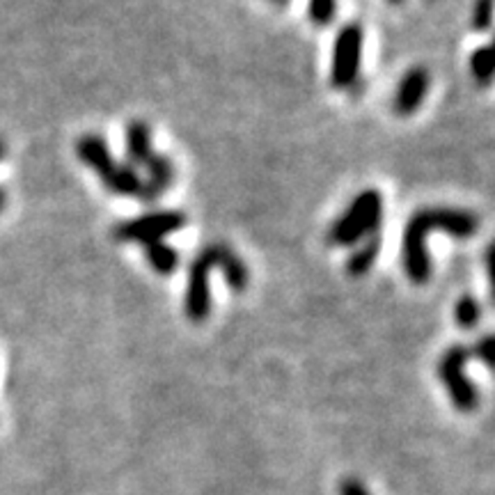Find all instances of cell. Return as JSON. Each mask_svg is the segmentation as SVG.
<instances>
[{
	"instance_id": "6da1fadb",
	"label": "cell",
	"mask_w": 495,
	"mask_h": 495,
	"mask_svg": "<svg viewBox=\"0 0 495 495\" xmlns=\"http://www.w3.org/2000/svg\"><path fill=\"white\" fill-rule=\"evenodd\" d=\"M433 229L454 238H471L480 229V216L461 207H422L411 216L403 229L402 262L406 276L415 285H427L432 277V259L427 250V237Z\"/></svg>"
},
{
	"instance_id": "7a4b0ae2",
	"label": "cell",
	"mask_w": 495,
	"mask_h": 495,
	"mask_svg": "<svg viewBox=\"0 0 495 495\" xmlns=\"http://www.w3.org/2000/svg\"><path fill=\"white\" fill-rule=\"evenodd\" d=\"M214 267L223 268L225 280H228L232 292L241 294L250 282L246 262L234 253L228 243H209L198 253L189 268V289H186L184 310L186 316L195 324L209 319L211 312V294H209V271Z\"/></svg>"
},
{
	"instance_id": "3957f363",
	"label": "cell",
	"mask_w": 495,
	"mask_h": 495,
	"mask_svg": "<svg viewBox=\"0 0 495 495\" xmlns=\"http://www.w3.org/2000/svg\"><path fill=\"white\" fill-rule=\"evenodd\" d=\"M383 220V198L379 190L367 189L354 198V202L346 207L345 214L333 223L328 229V243L333 246H354L374 237Z\"/></svg>"
},
{
	"instance_id": "277c9868",
	"label": "cell",
	"mask_w": 495,
	"mask_h": 495,
	"mask_svg": "<svg viewBox=\"0 0 495 495\" xmlns=\"http://www.w3.org/2000/svg\"><path fill=\"white\" fill-rule=\"evenodd\" d=\"M186 228V216L180 211H150V214L136 216L131 220H121L112 228V238L120 243H147L163 241L165 237L180 232Z\"/></svg>"
},
{
	"instance_id": "5b68a950",
	"label": "cell",
	"mask_w": 495,
	"mask_h": 495,
	"mask_svg": "<svg viewBox=\"0 0 495 495\" xmlns=\"http://www.w3.org/2000/svg\"><path fill=\"white\" fill-rule=\"evenodd\" d=\"M468 358H471V349L463 345H454L442 354L441 363H438V376L445 383L454 408L461 412L475 411L477 403H480V394L466 376Z\"/></svg>"
},
{
	"instance_id": "8992f818",
	"label": "cell",
	"mask_w": 495,
	"mask_h": 495,
	"mask_svg": "<svg viewBox=\"0 0 495 495\" xmlns=\"http://www.w3.org/2000/svg\"><path fill=\"white\" fill-rule=\"evenodd\" d=\"M363 28L358 24H349L337 33L335 49H333V69L330 82L333 88H351L358 81L360 55H363Z\"/></svg>"
},
{
	"instance_id": "52a82bcc",
	"label": "cell",
	"mask_w": 495,
	"mask_h": 495,
	"mask_svg": "<svg viewBox=\"0 0 495 495\" xmlns=\"http://www.w3.org/2000/svg\"><path fill=\"white\" fill-rule=\"evenodd\" d=\"M429 82H432V78H429V72L424 67H412L403 73V78L397 85V92H394V111H397V115H412L422 106L429 92Z\"/></svg>"
},
{
	"instance_id": "ba28073f",
	"label": "cell",
	"mask_w": 495,
	"mask_h": 495,
	"mask_svg": "<svg viewBox=\"0 0 495 495\" xmlns=\"http://www.w3.org/2000/svg\"><path fill=\"white\" fill-rule=\"evenodd\" d=\"M142 168L147 170V181H142V190L138 198L142 202H154L175 181V165H172V160L165 154H156L154 151Z\"/></svg>"
},
{
	"instance_id": "9c48e42d",
	"label": "cell",
	"mask_w": 495,
	"mask_h": 495,
	"mask_svg": "<svg viewBox=\"0 0 495 495\" xmlns=\"http://www.w3.org/2000/svg\"><path fill=\"white\" fill-rule=\"evenodd\" d=\"M76 156L82 163L88 165L90 170L97 172L99 180H103L117 163V160L112 159L111 150H108L106 141H103L102 136H97V133H85V136L78 138Z\"/></svg>"
},
{
	"instance_id": "30bf717a",
	"label": "cell",
	"mask_w": 495,
	"mask_h": 495,
	"mask_svg": "<svg viewBox=\"0 0 495 495\" xmlns=\"http://www.w3.org/2000/svg\"><path fill=\"white\" fill-rule=\"evenodd\" d=\"M127 159L129 165H145L150 160V156L154 154V147H151V129L150 124L141 120H133L127 124Z\"/></svg>"
},
{
	"instance_id": "8fae6325",
	"label": "cell",
	"mask_w": 495,
	"mask_h": 495,
	"mask_svg": "<svg viewBox=\"0 0 495 495\" xmlns=\"http://www.w3.org/2000/svg\"><path fill=\"white\" fill-rule=\"evenodd\" d=\"M102 181L103 186L115 195H133V198H138L142 190L141 175H138L136 168L129 163H115V168H112Z\"/></svg>"
},
{
	"instance_id": "7c38bea8",
	"label": "cell",
	"mask_w": 495,
	"mask_h": 495,
	"mask_svg": "<svg viewBox=\"0 0 495 495\" xmlns=\"http://www.w3.org/2000/svg\"><path fill=\"white\" fill-rule=\"evenodd\" d=\"M381 253V238L379 234L364 238L358 248H355L351 257L346 259V273L354 277H363L364 273L372 271V267L376 264V257Z\"/></svg>"
},
{
	"instance_id": "4fadbf2b",
	"label": "cell",
	"mask_w": 495,
	"mask_h": 495,
	"mask_svg": "<svg viewBox=\"0 0 495 495\" xmlns=\"http://www.w3.org/2000/svg\"><path fill=\"white\" fill-rule=\"evenodd\" d=\"M145 259L160 276H170L180 267V253L168 241H154L145 246Z\"/></svg>"
},
{
	"instance_id": "5bb4252c",
	"label": "cell",
	"mask_w": 495,
	"mask_h": 495,
	"mask_svg": "<svg viewBox=\"0 0 495 495\" xmlns=\"http://www.w3.org/2000/svg\"><path fill=\"white\" fill-rule=\"evenodd\" d=\"M471 73L480 85H490L493 81V55L490 46H480L471 55Z\"/></svg>"
},
{
	"instance_id": "9a60e30c",
	"label": "cell",
	"mask_w": 495,
	"mask_h": 495,
	"mask_svg": "<svg viewBox=\"0 0 495 495\" xmlns=\"http://www.w3.org/2000/svg\"><path fill=\"white\" fill-rule=\"evenodd\" d=\"M454 321L461 328H475L481 321V303L475 296H461L454 306Z\"/></svg>"
},
{
	"instance_id": "2e32d148",
	"label": "cell",
	"mask_w": 495,
	"mask_h": 495,
	"mask_svg": "<svg viewBox=\"0 0 495 495\" xmlns=\"http://www.w3.org/2000/svg\"><path fill=\"white\" fill-rule=\"evenodd\" d=\"M307 12H310L312 24L328 25L337 15V0H310Z\"/></svg>"
},
{
	"instance_id": "e0dca14e",
	"label": "cell",
	"mask_w": 495,
	"mask_h": 495,
	"mask_svg": "<svg viewBox=\"0 0 495 495\" xmlns=\"http://www.w3.org/2000/svg\"><path fill=\"white\" fill-rule=\"evenodd\" d=\"M493 24V0H475L472 5V16L471 25L477 33H486Z\"/></svg>"
},
{
	"instance_id": "ac0fdd59",
	"label": "cell",
	"mask_w": 495,
	"mask_h": 495,
	"mask_svg": "<svg viewBox=\"0 0 495 495\" xmlns=\"http://www.w3.org/2000/svg\"><path fill=\"white\" fill-rule=\"evenodd\" d=\"M493 335H484L480 342L475 345V355L486 364V367H493L495 358H493Z\"/></svg>"
},
{
	"instance_id": "d6986e66",
	"label": "cell",
	"mask_w": 495,
	"mask_h": 495,
	"mask_svg": "<svg viewBox=\"0 0 495 495\" xmlns=\"http://www.w3.org/2000/svg\"><path fill=\"white\" fill-rule=\"evenodd\" d=\"M340 495H369V490L364 489V484L355 477H346L340 484Z\"/></svg>"
},
{
	"instance_id": "ffe728a7",
	"label": "cell",
	"mask_w": 495,
	"mask_h": 495,
	"mask_svg": "<svg viewBox=\"0 0 495 495\" xmlns=\"http://www.w3.org/2000/svg\"><path fill=\"white\" fill-rule=\"evenodd\" d=\"M5 204H7V193L5 189H0V211L5 209Z\"/></svg>"
},
{
	"instance_id": "44dd1931",
	"label": "cell",
	"mask_w": 495,
	"mask_h": 495,
	"mask_svg": "<svg viewBox=\"0 0 495 495\" xmlns=\"http://www.w3.org/2000/svg\"><path fill=\"white\" fill-rule=\"evenodd\" d=\"M5 154H7V145H5V141L0 138V160L5 159Z\"/></svg>"
},
{
	"instance_id": "7402d4cb",
	"label": "cell",
	"mask_w": 495,
	"mask_h": 495,
	"mask_svg": "<svg viewBox=\"0 0 495 495\" xmlns=\"http://www.w3.org/2000/svg\"><path fill=\"white\" fill-rule=\"evenodd\" d=\"M271 3H276V5H285L286 0H271Z\"/></svg>"
},
{
	"instance_id": "603a6c76",
	"label": "cell",
	"mask_w": 495,
	"mask_h": 495,
	"mask_svg": "<svg viewBox=\"0 0 495 495\" xmlns=\"http://www.w3.org/2000/svg\"><path fill=\"white\" fill-rule=\"evenodd\" d=\"M390 3H393V5H399V3H403V0H390Z\"/></svg>"
}]
</instances>
